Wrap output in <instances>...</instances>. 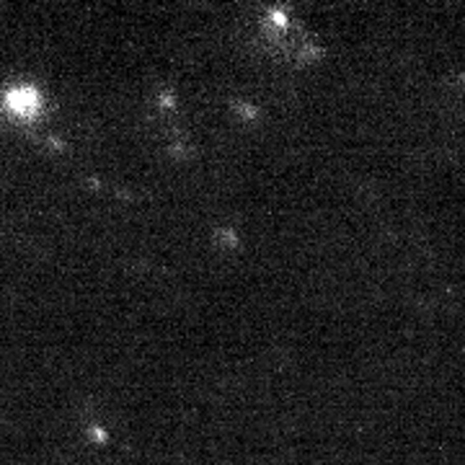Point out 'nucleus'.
<instances>
[{
  "mask_svg": "<svg viewBox=\"0 0 465 465\" xmlns=\"http://www.w3.org/2000/svg\"><path fill=\"white\" fill-rule=\"evenodd\" d=\"M6 106L18 116H34L39 106H42V98H39L34 88H13L6 96Z\"/></svg>",
  "mask_w": 465,
  "mask_h": 465,
  "instance_id": "nucleus-1",
  "label": "nucleus"
},
{
  "mask_svg": "<svg viewBox=\"0 0 465 465\" xmlns=\"http://www.w3.org/2000/svg\"><path fill=\"white\" fill-rule=\"evenodd\" d=\"M274 21H277V23H287V18H285L282 13H274Z\"/></svg>",
  "mask_w": 465,
  "mask_h": 465,
  "instance_id": "nucleus-2",
  "label": "nucleus"
}]
</instances>
